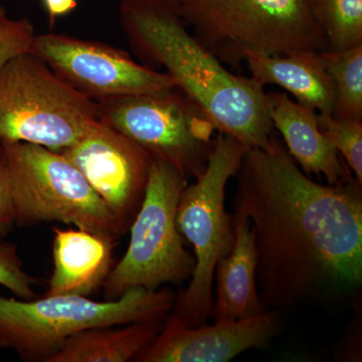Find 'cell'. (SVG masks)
<instances>
[{"label":"cell","mask_w":362,"mask_h":362,"mask_svg":"<svg viewBox=\"0 0 362 362\" xmlns=\"http://www.w3.org/2000/svg\"><path fill=\"white\" fill-rule=\"evenodd\" d=\"M233 211L249 218L257 286L266 310L354 302L362 286V185H321L305 175L277 133L247 148Z\"/></svg>","instance_id":"6da1fadb"},{"label":"cell","mask_w":362,"mask_h":362,"mask_svg":"<svg viewBox=\"0 0 362 362\" xmlns=\"http://www.w3.org/2000/svg\"><path fill=\"white\" fill-rule=\"evenodd\" d=\"M120 20L136 51L164 66L177 89L211 117L218 132L247 148L267 146L275 128L263 86L228 71L188 32L176 2L123 0Z\"/></svg>","instance_id":"7a4b0ae2"},{"label":"cell","mask_w":362,"mask_h":362,"mask_svg":"<svg viewBox=\"0 0 362 362\" xmlns=\"http://www.w3.org/2000/svg\"><path fill=\"white\" fill-rule=\"evenodd\" d=\"M169 288L135 287L116 300L98 302L78 295L40 300L0 296V347L28 361H45L69 338L93 328L164 322L175 307Z\"/></svg>","instance_id":"3957f363"},{"label":"cell","mask_w":362,"mask_h":362,"mask_svg":"<svg viewBox=\"0 0 362 362\" xmlns=\"http://www.w3.org/2000/svg\"><path fill=\"white\" fill-rule=\"evenodd\" d=\"M192 35L221 63L239 66L246 51L267 54L327 49L310 0H180Z\"/></svg>","instance_id":"277c9868"},{"label":"cell","mask_w":362,"mask_h":362,"mask_svg":"<svg viewBox=\"0 0 362 362\" xmlns=\"http://www.w3.org/2000/svg\"><path fill=\"white\" fill-rule=\"evenodd\" d=\"M247 150L235 138L218 132L206 170L180 195L176 225L194 247L195 267L170 314L190 327L204 325L211 317L214 270L235 242L233 214L226 211V187Z\"/></svg>","instance_id":"5b68a950"},{"label":"cell","mask_w":362,"mask_h":362,"mask_svg":"<svg viewBox=\"0 0 362 362\" xmlns=\"http://www.w3.org/2000/svg\"><path fill=\"white\" fill-rule=\"evenodd\" d=\"M6 157L16 223L59 221L115 240L126 232L84 175L58 151L23 142H0Z\"/></svg>","instance_id":"8992f818"},{"label":"cell","mask_w":362,"mask_h":362,"mask_svg":"<svg viewBox=\"0 0 362 362\" xmlns=\"http://www.w3.org/2000/svg\"><path fill=\"white\" fill-rule=\"evenodd\" d=\"M100 117L99 105L66 83L32 52L0 71V142L61 151Z\"/></svg>","instance_id":"52a82bcc"},{"label":"cell","mask_w":362,"mask_h":362,"mask_svg":"<svg viewBox=\"0 0 362 362\" xmlns=\"http://www.w3.org/2000/svg\"><path fill=\"white\" fill-rule=\"evenodd\" d=\"M187 180L168 162L152 159L144 197L130 226L127 251L103 284L108 301L132 288L157 290L192 278L194 256L185 249L176 225L178 202Z\"/></svg>","instance_id":"ba28073f"},{"label":"cell","mask_w":362,"mask_h":362,"mask_svg":"<svg viewBox=\"0 0 362 362\" xmlns=\"http://www.w3.org/2000/svg\"><path fill=\"white\" fill-rule=\"evenodd\" d=\"M100 118L187 178L206 170L218 130L211 117L175 89L103 100Z\"/></svg>","instance_id":"9c48e42d"},{"label":"cell","mask_w":362,"mask_h":362,"mask_svg":"<svg viewBox=\"0 0 362 362\" xmlns=\"http://www.w3.org/2000/svg\"><path fill=\"white\" fill-rule=\"evenodd\" d=\"M32 54L94 101L177 88L175 78L136 63L127 52L59 33L35 35Z\"/></svg>","instance_id":"30bf717a"},{"label":"cell","mask_w":362,"mask_h":362,"mask_svg":"<svg viewBox=\"0 0 362 362\" xmlns=\"http://www.w3.org/2000/svg\"><path fill=\"white\" fill-rule=\"evenodd\" d=\"M59 152L128 230L141 206L153 157L100 117L77 142Z\"/></svg>","instance_id":"8fae6325"},{"label":"cell","mask_w":362,"mask_h":362,"mask_svg":"<svg viewBox=\"0 0 362 362\" xmlns=\"http://www.w3.org/2000/svg\"><path fill=\"white\" fill-rule=\"evenodd\" d=\"M281 327L280 312L267 310L243 320L216 321L190 327L169 314L153 341L136 362H226L268 344Z\"/></svg>","instance_id":"7c38bea8"},{"label":"cell","mask_w":362,"mask_h":362,"mask_svg":"<svg viewBox=\"0 0 362 362\" xmlns=\"http://www.w3.org/2000/svg\"><path fill=\"white\" fill-rule=\"evenodd\" d=\"M267 94L274 128L305 175L323 176L328 185H341L356 178L319 128L316 111L297 103L286 93Z\"/></svg>","instance_id":"4fadbf2b"},{"label":"cell","mask_w":362,"mask_h":362,"mask_svg":"<svg viewBox=\"0 0 362 362\" xmlns=\"http://www.w3.org/2000/svg\"><path fill=\"white\" fill-rule=\"evenodd\" d=\"M244 61L257 84L280 86L293 95L297 103L318 114L332 115L334 84L323 65L320 52L267 54L246 51Z\"/></svg>","instance_id":"5bb4252c"},{"label":"cell","mask_w":362,"mask_h":362,"mask_svg":"<svg viewBox=\"0 0 362 362\" xmlns=\"http://www.w3.org/2000/svg\"><path fill=\"white\" fill-rule=\"evenodd\" d=\"M235 242L230 252L218 262L214 270L216 297L211 317L214 320H243L267 311L257 286V251L249 218L233 214Z\"/></svg>","instance_id":"9a60e30c"},{"label":"cell","mask_w":362,"mask_h":362,"mask_svg":"<svg viewBox=\"0 0 362 362\" xmlns=\"http://www.w3.org/2000/svg\"><path fill=\"white\" fill-rule=\"evenodd\" d=\"M54 232V272L45 295L87 297L96 292L110 273L114 243L80 228Z\"/></svg>","instance_id":"2e32d148"},{"label":"cell","mask_w":362,"mask_h":362,"mask_svg":"<svg viewBox=\"0 0 362 362\" xmlns=\"http://www.w3.org/2000/svg\"><path fill=\"white\" fill-rule=\"evenodd\" d=\"M163 322H136L124 327L85 330L69 338L44 362H126L153 341Z\"/></svg>","instance_id":"e0dca14e"},{"label":"cell","mask_w":362,"mask_h":362,"mask_svg":"<svg viewBox=\"0 0 362 362\" xmlns=\"http://www.w3.org/2000/svg\"><path fill=\"white\" fill-rule=\"evenodd\" d=\"M335 89L332 116L362 121V45L343 51L320 52Z\"/></svg>","instance_id":"ac0fdd59"},{"label":"cell","mask_w":362,"mask_h":362,"mask_svg":"<svg viewBox=\"0 0 362 362\" xmlns=\"http://www.w3.org/2000/svg\"><path fill=\"white\" fill-rule=\"evenodd\" d=\"M310 7L328 51L362 45V0H310Z\"/></svg>","instance_id":"d6986e66"},{"label":"cell","mask_w":362,"mask_h":362,"mask_svg":"<svg viewBox=\"0 0 362 362\" xmlns=\"http://www.w3.org/2000/svg\"><path fill=\"white\" fill-rule=\"evenodd\" d=\"M318 126L362 185V121L318 114Z\"/></svg>","instance_id":"ffe728a7"},{"label":"cell","mask_w":362,"mask_h":362,"mask_svg":"<svg viewBox=\"0 0 362 362\" xmlns=\"http://www.w3.org/2000/svg\"><path fill=\"white\" fill-rule=\"evenodd\" d=\"M35 26L28 18H11L0 6V71L11 59L32 52Z\"/></svg>","instance_id":"44dd1931"},{"label":"cell","mask_w":362,"mask_h":362,"mask_svg":"<svg viewBox=\"0 0 362 362\" xmlns=\"http://www.w3.org/2000/svg\"><path fill=\"white\" fill-rule=\"evenodd\" d=\"M35 282L37 280L23 270L16 247L0 240V286L28 301L35 298L33 290Z\"/></svg>","instance_id":"7402d4cb"},{"label":"cell","mask_w":362,"mask_h":362,"mask_svg":"<svg viewBox=\"0 0 362 362\" xmlns=\"http://www.w3.org/2000/svg\"><path fill=\"white\" fill-rule=\"evenodd\" d=\"M16 225L11 178L4 149L0 145V235H6Z\"/></svg>","instance_id":"603a6c76"},{"label":"cell","mask_w":362,"mask_h":362,"mask_svg":"<svg viewBox=\"0 0 362 362\" xmlns=\"http://www.w3.org/2000/svg\"><path fill=\"white\" fill-rule=\"evenodd\" d=\"M44 4L49 21L54 23L57 18L75 11L78 6V0H44Z\"/></svg>","instance_id":"cb8c5ba5"},{"label":"cell","mask_w":362,"mask_h":362,"mask_svg":"<svg viewBox=\"0 0 362 362\" xmlns=\"http://www.w3.org/2000/svg\"><path fill=\"white\" fill-rule=\"evenodd\" d=\"M170 1H175V2H176V4H177V2H180V0H170Z\"/></svg>","instance_id":"d4e9b609"}]
</instances>
